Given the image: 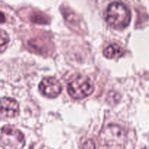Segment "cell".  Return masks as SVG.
Here are the masks:
<instances>
[{
	"label": "cell",
	"mask_w": 149,
	"mask_h": 149,
	"mask_svg": "<svg viewBox=\"0 0 149 149\" xmlns=\"http://www.w3.org/2000/svg\"><path fill=\"white\" fill-rule=\"evenodd\" d=\"M106 20L111 28L122 30L127 27L131 20L129 9L122 2H112L108 7Z\"/></svg>",
	"instance_id": "1"
},
{
	"label": "cell",
	"mask_w": 149,
	"mask_h": 149,
	"mask_svg": "<svg viewBox=\"0 0 149 149\" xmlns=\"http://www.w3.org/2000/svg\"><path fill=\"white\" fill-rule=\"evenodd\" d=\"M94 84L87 76L79 75L68 84V93L72 98L79 100L90 96L94 91Z\"/></svg>",
	"instance_id": "2"
},
{
	"label": "cell",
	"mask_w": 149,
	"mask_h": 149,
	"mask_svg": "<svg viewBox=\"0 0 149 149\" xmlns=\"http://www.w3.org/2000/svg\"><path fill=\"white\" fill-rule=\"evenodd\" d=\"M1 141L4 148L10 149H21L25 145L23 133L10 126H4L1 128Z\"/></svg>",
	"instance_id": "3"
},
{
	"label": "cell",
	"mask_w": 149,
	"mask_h": 149,
	"mask_svg": "<svg viewBox=\"0 0 149 149\" xmlns=\"http://www.w3.org/2000/svg\"><path fill=\"white\" fill-rule=\"evenodd\" d=\"M100 138L106 146H122L125 141V133L119 126L111 125L103 129L100 134Z\"/></svg>",
	"instance_id": "4"
},
{
	"label": "cell",
	"mask_w": 149,
	"mask_h": 149,
	"mask_svg": "<svg viewBox=\"0 0 149 149\" xmlns=\"http://www.w3.org/2000/svg\"><path fill=\"white\" fill-rule=\"evenodd\" d=\"M39 89L42 95L49 98H54L61 94L62 86L57 79L54 77H47L41 81Z\"/></svg>",
	"instance_id": "5"
},
{
	"label": "cell",
	"mask_w": 149,
	"mask_h": 149,
	"mask_svg": "<svg viewBox=\"0 0 149 149\" xmlns=\"http://www.w3.org/2000/svg\"><path fill=\"white\" fill-rule=\"evenodd\" d=\"M19 113V104L15 99L2 97L1 100V118H13Z\"/></svg>",
	"instance_id": "6"
},
{
	"label": "cell",
	"mask_w": 149,
	"mask_h": 149,
	"mask_svg": "<svg viewBox=\"0 0 149 149\" xmlns=\"http://www.w3.org/2000/svg\"><path fill=\"white\" fill-rule=\"evenodd\" d=\"M124 54V49L118 44H111L108 46L103 50V55L109 59H115V58L122 57Z\"/></svg>",
	"instance_id": "7"
},
{
	"label": "cell",
	"mask_w": 149,
	"mask_h": 149,
	"mask_svg": "<svg viewBox=\"0 0 149 149\" xmlns=\"http://www.w3.org/2000/svg\"><path fill=\"white\" fill-rule=\"evenodd\" d=\"M9 36L7 33L4 31V30L1 31V42H0V45H1V52H4V49L7 48V45L9 43Z\"/></svg>",
	"instance_id": "8"
},
{
	"label": "cell",
	"mask_w": 149,
	"mask_h": 149,
	"mask_svg": "<svg viewBox=\"0 0 149 149\" xmlns=\"http://www.w3.org/2000/svg\"><path fill=\"white\" fill-rule=\"evenodd\" d=\"M83 149H95V145L93 140L90 139L86 141L83 145Z\"/></svg>",
	"instance_id": "9"
},
{
	"label": "cell",
	"mask_w": 149,
	"mask_h": 149,
	"mask_svg": "<svg viewBox=\"0 0 149 149\" xmlns=\"http://www.w3.org/2000/svg\"><path fill=\"white\" fill-rule=\"evenodd\" d=\"M143 149H145V148H143Z\"/></svg>",
	"instance_id": "10"
}]
</instances>
